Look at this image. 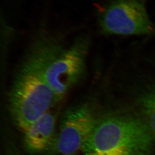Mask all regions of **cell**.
<instances>
[{
    "label": "cell",
    "mask_w": 155,
    "mask_h": 155,
    "mask_svg": "<svg viewBox=\"0 0 155 155\" xmlns=\"http://www.w3.org/2000/svg\"><path fill=\"white\" fill-rule=\"evenodd\" d=\"M97 120L88 104H81L68 108L62 117L49 155H76L82 152Z\"/></svg>",
    "instance_id": "5"
},
{
    "label": "cell",
    "mask_w": 155,
    "mask_h": 155,
    "mask_svg": "<svg viewBox=\"0 0 155 155\" xmlns=\"http://www.w3.org/2000/svg\"><path fill=\"white\" fill-rule=\"evenodd\" d=\"M155 136L142 117L110 114L97 119L84 155H153Z\"/></svg>",
    "instance_id": "1"
},
{
    "label": "cell",
    "mask_w": 155,
    "mask_h": 155,
    "mask_svg": "<svg viewBox=\"0 0 155 155\" xmlns=\"http://www.w3.org/2000/svg\"><path fill=\"white\" fill-rule=\"evenodd\" d=\"M56 120L55 114L50 110L23 132V144L27 152L50 154L57 135Z\"/></svg>",
    "instance_id": "6"
},
{
    "label": "cell",
    "mask_w": 155,
    "mask_h": 155,
    "mask_svg": "<svg viewBox=\"0 0 155 155\" xmlns=\"http://www.w3.org/2000/svg\"><path fill=\"white\" fill-rule=\"evenodd\" d=\"M56 101L54 93L41 75L24 63L9 94L10 110L17 127L25 132Z\"/></svg>",
    "instance_id": "3"
},
{
    "label": "cell",
    "mask_w": 155,
    "mask_h": 155,
    "mask_svg": "<svg viewBox=\"0 0 155 155\" xmlns=\"http://www.w3.org/2000/svg\"><path fill=\"white\" fill-rule=\"evenodd\" d=\"M88 40H77L67 48L44 40L35 43L24 63L38 72L60 101L86 73Z\"/></svg>",
    "instance_id": "2"
},
{
    "label": "cell",
    "mask_w": 155,
    "mask_h": 155,
    "mask_svg": "<svg viewBox=\"0 0 155 155\" xmlns=\"http://www.w3.org/2000/svg\"><path fill=\"white\" fill-rule=\"evenodd\" d=\"M142 117L155 136V84L139 99Z\"/></svg>",
    "instance_id": "7"
},
{
    "label": "cell",
    "mask_w": 155,
    "mask_h": 155,
    "mask_svg": "<svg viewBox=\"0 0 155 155\" xmlns=\"http://www.w3.org/2000/svg\"><path fill=\"white\" fill-rule=\"evenodd\" d=\"M103 32L110 35H150L155 27L148 15L144 0H114L99 15Z\"/></svg>",
    "instance_id": "4"
}]
</instances>
